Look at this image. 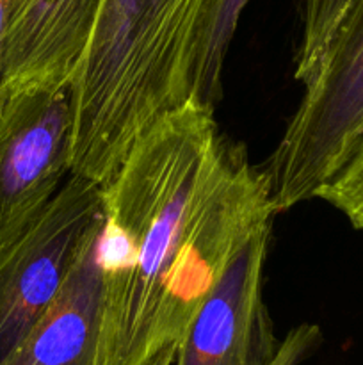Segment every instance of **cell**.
<instances>
[{
	"instance_id": "cell-1",
	"label": "cell",
	"mask_w": 363,
	"mask_h": 365,
	"mask_svg": "<svg viewBox=\"0 0 363 365\" xmlns=\"http://www.w3.org/2000/svg\"><path fill=\"white\" fill-rule=\"evenodd\" d=\"M238 146L219 132L214 107L189 98L146 128L102 185L96 365L177 353L233 259L201 216Z\"/></svg>"
},
{
	"instance_id": "cell-2",
	"label": "cell",
	"mask_w": 363,
	"mask_h": 365,
	"mask_svg": "<svg viewBox=\"0 0 363 365\" xmlns=\"http://www.w3.org/2000/svg\"><path fill=\"white\" fill-rule=\"evenodd\" d=\"M209 0H102L73 77L71 173L103 185L139 135L192 98Z\"/></svg>"
},
{
	"instance_id": "cell-3",
	"label": "cell",
	"mask_w": 363,
	"mask_h": 365,
	"mask_svg": "<svg viewBox=\"0 0 363 365\" xmlns=\"http://www.w3.org/2000/svg\"><path fill=\"white\" fill-rule=\"evenodd\" d=\"M363 132V0H352L326 57L267 160L274 212L312 200Z\"/></svg>"
},
{
	"instance_id": "cell-4",
	"label": "cell",
	"mask_w": 363,
	"mask_h": 365,
	"mask_svg": "<svg viewBox=\"0 0 363 365\" xmlns=\"http://www.w3.org/2000/svg\"><path fill=\"white\" fill-rule=\"evenodd\" d=\"M102 216V185L70 173L48 205L0 248V364L57 298Z\"/></svg>"
},
{
	"instance_id": "cell-5",
	"label": "cell",
	"mask_w": 363,
	"mask_h": 365,
	"mask_svg": "<svg viewBox=\"0 0 363 365\" xmlns=\"http://www.w3.org/2000/svg\"><path fill=\"white\" fill-rule=\"evenodd\" d=\"M73 82L11 93L0 107V248L57 195L71 173Z\"/></svg>"
},
{
	"instance_id": "cell-6",
	"label": "cell",
	"mask_w": 363,
	"mask_h": 365,
	"mask_svg": "<svg viewBox=\"0 0 363 365\" xmlns=\"http://www.w3.org/2000/svg\"><path fill=\"white\" fill-rule=\"evenodd\" d=\"M270 225L248 239L189 324L174 365H269L280 349L263 302Z\"/></svg>"
},
{
	"instance_id": "cell-7",
	"label": "cell",
	"mask_w": 363,
	"mask_h": 365,
	"mask_svg": "<svg viewBox=\"0 0 363 365\" xmlns=\"http://www.w3.org/2000/svg\"><path fill=\"white\" fill-rule=\"evenodd\" d=\"M102 0H13L2 96L73 82Z\"/></svg>"
},
{
	"instance_id": "cell-8",
	"label": "cell",
	"mask_w": 363,
	"mask_h": 365,
	"mask_svg": "<svg viewBox=\"0 0 363 365\" xmlns=\"http://www.w3.org/2000/svg\"><path fill=\"white\" fill-rule=\"evenodd\" d=\"M103 216L85 237L52 305L0 365H96L102 314Z\"/></svg>"
},
{
	"instance_id": "cell-9",
	"label": "cell",
	"mask_w": 363,
	"mask_h": 365,
	"mask_svg": "<svg viewBox=\"0 0 363 365\" xmlns=\"http://www.w3.org/2000/svg\"><path fill=\"white\" fill-rule=\"evenodd\" d=\"M251 0H209L196 48L192 98L214 107L223 95V68L238 18Z\"/></svg>"
},
{
	"instance_id": "cell-10",
	"label": "cell",
	"mask_w": 363,
	"mask_h": 365,
	"mask_svg": "<svg viewBox=\"0 0 363 365\" xmlns=\"http://www.w3.org/2000/svg\"><path fill=\"white\" fill-rule=\"evenodd\" d=\"M352 0H302V32L294 78L308 84L320 70L330 43Z\"/></svg>"
},
{
	"instance_id": "cell-11",
	"label": "cell",
	"mask_w": 363,
	"mask_h": 365,
	"mask_svg": "<svg viewBox=\"0 0 363 365\" xmlns=\"http://www.w3.org/2000/svg\"><path fill=\"white\" fill-rule=\"evenodd\" d=\"M313 198L327 202L347 217L354 230H363V132L340 168L317 189Z\"/></svg>"
},
{
	"instance_id": "cell-12",
	"label": "cell",
	"mask_w": 363,
	"mask_h": 365,
	"mask_svg": "<svg viewBox=\"0 0 363 365\" xmlns=\"http://www.w3.org/2000/svg\"><path fill=\"white\" fill-rule=\"evenodd\" d=\"M322 342V330L317 324H299L281 339L280 349L269 365H301L320 348Z\"/></svg>"
},
{
	"instance_id": "cell-13",
	"label": "cell",
	"mask_w": 363,
	"mask_h": 365,
	"mask_svg": "<svg viewBox=\"0 0 363 365\" xmlns=\"http://www.w3.org/2000/svg\"><path fill=\"white\" fill-rule=\"evenodd\" d=\"M11 2H13V0H0V107H2L4 102V50H6V32L7 21H9Z\"/></svg>"
},
{
	"instance_id": "cell-14",
	"label": "cell",
	"mask_w": 363,
	"mask_h": 365,
	"mask_svg": "<svg viewBox=\"0 0 363 365\" xmlns=\"http://www.w3.org/2000/svg\"><path fill=\"white\" fill-rule=\"evenodd\" d=\"M174 359H177V353H167V355L157 359L152 365H174Z\"/></svg>"
}]
</instances>
